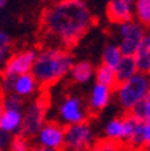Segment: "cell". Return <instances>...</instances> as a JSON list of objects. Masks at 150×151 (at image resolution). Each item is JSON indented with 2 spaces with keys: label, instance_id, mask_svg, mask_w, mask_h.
<instances>
[{
  "label": "cell",
  "instance_id": "1",
  "mask_svg": "<svg viewBox=\"0 0 150 151\" xmlns=\"http://www.w3.org/2000/svg\"><path fill=\"white\" fill-rule=\"evenodd\" d=\"M95 24L87 0H53L39 18V31L47 46L72 49Z\"/></svg>",
  "mask_w": 150,
  "mask_h": 151
},
{
  "label": "cell",
  "instance_id": "2",
  "mask_svg": "<svg viewBox=\"0 0 150 151\" xmlns=\"http://www.w3.org/2000/svg\"><path fill=\"white\" fill-rule=\"evenodd\" d=\"M73 63L75 57L69 49L46 45L38 49L31 74L35 77L39 88L46 89L69 76Z\"/></svg>",
  "mask_w": 150,
  "mask_h": 151
},
{
  "label": "cell",
  "instance_id": "3",
  "mask_svg": "<svg viewBox=\"0 0 150 151\" xmlns=\"http://www.w3.org/2000/svg\"><path fill=\"white\" fill-rule=\"evenodd\" d=\"M150 88V76L137 73L131 78L119 82L114 88V96L116 103L122 108L123 113L131 112V109L146 100L147 92Z\"/></svg>",
  "mask_w": 150,
  "mask_h": 151
},
{
  "label": "cell",
  "instance_id": "4",
  "mask_svg": "<svg viewBox=\"0 0 150 151\" xmlns=\"http://www.w3.org/2000/svg\"><path fill=\"white\" fill-rule=\"evenodd\" d=\"M91 113L88 111L84 99L75 93H66L57 105V122L64 127L77 124L89 120Z\"/></svg>",
  "mask_w": 150,
  "mask_h": 151
},
{
  "label": "cell",
  "instance_id": "5",
  "mask_svg": "<svg viewBox=\"0 0 150 151\" xmlns=\"http://www.w3.org/2000/svg\"><path fill=\"white\" fill-rule=\"evenodd\" d=\"M47 109H49V97L46 94H41L26 103L23 108V124L20 132L28 138H34L39 128L47 122Z\"/></svg>",
  "mask_w": 150,
  "mask_h": 151
},
{
  "label": "cell",
  "instance_id": "6",
  "mask_svg": "<svg viewBox=\"0 0 150 151\" xmlns=\"http://www.w3.org/2000/svg\"><path fill=\"white\" fill-rule=\"evenodd\" d=\"M147 28H145L141 23H138L135 19L128 22L118 24V37L119 42L116 45L119 46L120 51L126 57H134L137 53L139 43Z\"/></svg>",
  "mask_w": 150,
  "mask_h": 151
},
{
  "label": "cell",
  "instance_id": "7",
  "mask_svg": "<svg viewBox=\"0 0 150 151\" xmlns=\"http://www.w3.org/2000/svg\"><path fill=\"white\" fill-rule=\"evenodd\" d=\"M96 140V134L89 120L65 127V148L66 150L87 151Z\"/></svg>",
  "mask_w": 150,
  "mask_h": 151
},
{
  "label": "cell",
  "instance_id": "8",
  "mask_svg": "<svg viewBox=\"0 0 150 151\" xmlns=\"http://www.w3.org/2000/svg\"><path fill=\"white\" fill-rule=\"evenodd\" d=\"M37 53L38 49H34V47H23V49L14 50L7 58L0 76L16 77L26 73H31Z\"/></svg>",
  "mask_w": 150,
  "mask_h": 151
},
{
  "label": "cell",
  "instance_id": "9",
  "mask_svg": "<svg viewBox=\"0 0 150 151\" xmlns=\"http://www.w3.org/2000/svg\"><path fill=\"white\" fill-rule=\"evenodd\" d=\"M35 145L53 151L65 150V127L57 120H49L35 134Z\"/></svg>",
  "mask_w": 150,
  "mask_h": 151
},
{
  "label": "cell",
  "instance_id": "10",
  "mask_svg": "<svg viewBox=\"0 0 150 151\" xmlns=\"http://www.w3.org/2000/svg\"><path fill=\"white\" fill-rule=\"evenodd\" d=\"M135 0H108L106 6V16L109 23L120 24L134 19Z\"/></svg>",
  "mask_w": 150,
  "mask_h": 151
},
{
  "label": "cell",
  "instance_id": "11",
  "mask_svg": "<svg viewBox=\"0 0 150 151\" xmlns=\"http://www.w3.org/2000/svg\"><path fill=\"white\" fill-rule=\"evenodd\" d=\"M112 96H114L112 88L95 82L87 100V107L89 113H91V116H96L101 111L106 109L108 107Z\"/></svg>",
  "mask_w": 150,
  "mask_h": 151
},
{
  "label": "cell",
  "instance_id": "12",
  "mask_svg": "<svg viewBox=\"0 0 150 151\" xmlns=\"http://www.w3.org/2000/svg\"><path fill=\"white\" fill-rule=\"evenodd\" d=\"M39 85H38L35 77L31 73H26V74L16 76L12 78V85H11V93L19 96L23 100H30L34 99V96L39 91Z\"/></svg>",
  "mask_w": 150,
  "mask_h": 151
},
{
  "label": "cell",
  "instance_id": "13",
  "mask_svg": "<svg viewBox=\"0 0 150 151\" xmlns=\"http://www.w3.org/2000/svg\"><path fill=\"white\" fill-rule=\"evenodd\" d=\"M23 124V111L4 109L0 116V129L14 136L20 134Z\"/></svg>",
  "mask_w": 150,
  "mask_h": 151
},
{
  "label": "cell",
  "instance_id": "14",
  "mask_svg": "<svg viewBox=\"0 0 150 151\" xmlns=\"http://www.w3.org/2000/svg\"><path fill=\"white\" fill-rule=\"evenodd\" d=\"M95 76V65L88 60H80V61H75L69 77L72 78V81L75 84L83 85L89 82Z\"/></svg>",
  "mask_w": 150,
  "mask_h": 151
},
{
  "label": "cell",
  "instance_id": "15",
  "mask_svg": "<svg viewBox=\"0 0 150 151\" xmlns=\"http://www.w3.org/2000/svg\"><path fill=\"white\" fill-rule=\"evenodd\" d=\"M138 73V68H137V62H135L134 57H126L123 55L122 61L116 66L115 69V76H116V81L123 82L126 80L131 78L133 76H135Z\"/></svg>",
  "mask_w": 150,
  "mask_h": 151
},
{
  "label": "cell",
  "instance_id": "16",
  "mask_svg": "<svg viewBox=\"0 0 150 151\" xmlns=\"http://www.w3.org/2000/svg\"><path fill=\"white\" fill-rule=\"evenodd\" d=\"M122 58L123 54L116 43H107L101 51V65H106L114 70L120 63Z\"/></svg>",
  "mask_w": 150,
  "mask_h": 151
},
{
  "label": "cell",
  "instance_id": "17",
  "mask_svg": "<svg viewBox=\"0 0 150 151\" xmlns=\"http://www.w3.org/2000/svg\"><path fill=\"white\" fill-rule=\"evenodd\" d=\"M103 132H104V138L106 139L122 143V136H123L122 116H116V117H112L111 120H108L103 128Z\"/></svg>",
  "mask_w": 150,
  "mask_h": 151
},
{
  "label": "cell",
  "instance_id": "18",
  "mask_svg": "<svg viewBox=\"0 0 150 151\" xmlns=\"http://www.w3.org/2000/svg\"><path fill=\"white\" fill-rule=\"evenodd\" d=\"M93 78H95V82L106 85V86H109V88H112V89L118 85L115 70L108 68V66H106V65H101V63H100L97 68H95Z\"/></svg>",
  "mask_w": 150,
  "mask_h": 151
},
{
  "label": "cell",
  "instance_id": "19",
  "mask_svg": "<svg viewBox=\"0 0 150 151\" xmlns=\"http://www.w3.org/2000/svg\"><path fill=\"white\" fill-rule=\"evenodd\" d=\"M134 19L145 28H150V0H135Z\"/></svg>",
  "mask_w": 150,
  "mask_h": 151
},
{
  "label": "cell",
  "instance_id": "20",
  "mask_svg": "<svg viewBox=\"0 0 150 151\" xmlns=\"http://www.w3.org/2000/svg\"><path fill=\"white\" fill-rule=\"evenodd\" d=\"M14 47V41L9 37V34L4 30L0 28V73L3 72L4 63H6L7 58L11 53H12Z\"/></svg>",
  "mask_w": 150,
  "mask_h": 151
},
{
  "label": "cell",
  "instance_id": "21",
  "mask_svg": "<svg viewBox=\"0 0 150 151\" xmlns=\"http://www.w3.org/2000/svg\"><path fill=\"white\" fill-rule=\"evenodd\" d=\"M33 146H34L33 139L20 132V134H16V135L11 136L9 146L7 150L8 151H31Z\"/></svg>",
  "mask_w": 150,
  "mask_h": 151
},
{
  "label": "cell",
  "instance_id": "22",
  "mask_svg": "<svg viewBox=\"0 0 150 151\" xmlns=\"http://www.w3.org/2000/svg\"><path fill=\"white\" fill-rule=\"evenodd\" d=\"M87 151H128V150L122 143L112 142L103 138V139H96L95 143Z\"/></svg>",
  "mask_w": 150,
  "mask_h": 151
},
{
  "label": "cell",
  "instance_id": "23",
  "mask_svg": "<svg viewBox=\"0 0 150 151\" xmlns=\"http://www.w3.org/2000/svg\"><path fill=\"white\" fill-rule=\"evenodd\" d=\"M128 113L133 115L135 119L142 123H150V103L143 100L142 103L135 105L131 109V112H128Z\"/></svg>",
  "mask_w": 150,
  "mask_h": 151
},
{
  "label": "cell",
  "instance_id": "24",
  "mask_svg": "<svg viewBox=\"0 0 150 151\" xmlns=\"http://www.w3.org/2000/svg\"><path fill=\"white\" fill-rule=\"evenodd\" d=\"M3 105L4 109H14V111H23L26 101L14 93L3 94Z\"/></svg>",
  "mask_w": 150,
  "mask_h": 151
},
{
  "label": "cell",
  "instance_id": "25",
  "mask_svg": "<svg viewBox=\"0 0 150 151\" xmlns=\"http://www.w3.org/2000/svg\"><path fill=\"white\" fill-rule=\"evenodd\" d=\"M135 62H137L138 73L150 76V54H142L137 53L134 55Z\"/></svg>",
  "mask_w": 150,
  "mask_h": 151
},
{
  "label": "cell",
  "instance_id": "26",
  "mask_svg": "<svg viewBox=\"0 0 150 151\" xmlns=\"http://www.w3.org/2000/svg\"><path fill=\"white\" fill-rule=\"evenodd\" d=\"M142 138H143L145 150L150 148V123H143V126H142Z\"/></svg>",
  "mask_w": 150,
  "mask_h": 151
},
{
  "label": "cell",
  "instance_id": "27",
  "mask_svg": "<svg viewBox=\"0 0 150 151\" xmlns=\"http://www.w3.org/2000/svg\"><path fill=\"white\" fill-rule=\"evenodd\" d=\"M9 140H11V135L0 129V150H7L9 146Z\"/></svg>",
  "mask_w": 150,
  "mask_h": 151
},
{
  "label": "cell",
  "instance_id": "28",
  "mask_svg": "<svg viewBox=\"0 0 150 151\" xmlns=\"http://www.w3.org/2000/svg\"><path fill=\"white\" fill-rule=\"evenodd\" d=\"M7 8V0H0V15L6 11Z\"/></svg>",
  "mask_w": 150,
  "mask_h": 151
},
{
  "label": "cell",
  "instance_id": "29",
  "mask_svg": "<svg viewBox=\"0 0 150 151\" xmlns=\"http://www.w3.org/2000/svg\"><path fill=\"white\" fill-rule=\"evenodd\" d=\"M31 151H53V150H49V148H45V147H41V146H33Z\"/></svg>",
  "mask_w": 150,
  "mask_h": 151
},
{
  "label": "cell",
  "instance_id": "30",
  "mask_svg": "<svg viewBox=\"0 0 150 151\" xmlns=\"http://www.w3.org/2000/svg\"><path fill=\"white\" fill-rule=\"evenodd\" d=\"M3 111H4V105H3V93L0 92V116H1Z\"/></svg>",
  "mask_w": 150,
  "mask_h": 151
},
{
  "label": "cell",
  "instance_id": "31",
  "mask_svg": "<svg viewBox=\"0 0 150 151\" xmlns=\"http://www.w3.org/2000/svg\"><path fill=\"white\" fill-rule=\"evenodd\" d=\"M146 101L150 103V88H149V92H147V96H146Z\"/></svg>",
  "mask_w": 150,
  "mask_h": 151
},
{
  "label": "cell",
  "instance_id": "32",
  "mask_svg": "<svg viewBox=\"0 0 150 151\" xmlns=\"http://www.w3.org/2000/svg\"><path fill=\"white\" fill-rule=\"evenodd\" d=\"M62 151H83V150H66L65 148V150H62Z\"/></svg>",
  "mask_w": 150,
  "mask_h": 151
},
{
  "label": "cell",
  "instance_id": "33",
  "mask_svg": "<svg viewBox=\"0 0 150 151\" xmlns=\"http://www.w3.org/2000/svg\"><path fill=\"white\" fill-rule=\"evenodd\" d=\"M0 151H8V150H0Z\"/></svg>",
  "mask_w": 150,
  "mask_h": 151
},
{
  "label": "cell",
  "instance_id": "34",
  "mask_svg": "<svg viewBox=\"0 0 150 151\" xmlns=\"http://www.w3.org/2000/svg\"><path fill=\"white\" fill-rule=\"evenodd\" d=\"M142 151H150V150H142Z\"/></svg>",
  "mask_w": 150,
  "mask_h": 151
},
{
  "label": "cell",
  "instance_id": "35",
  "mask_svg": "<svg viewBox=\"0 0 150 151\" xmlns=\"http://www.w3.org/2000/svg\"><path fill=\"white\" fill-rule=\"evenodd\" d=\"M146 150H150V148H146Z\"/></svg>",
  "mask_w": 150,
  "mask_h": 151
},
{
  "label": "cell",
  "instance_id": "36",
  "mask_svg": "<svg viewBox=\"0 0 150 151\" xmlns=\"http://www.w3.org/2000/svg\"><path fill=\"white\" fill-rule=\"evenodd\" d=\"M43 1H47V0H43Z\"/></svg>",
  "mask_w": 150,
  "mask_h": 151
}]
</instances>
